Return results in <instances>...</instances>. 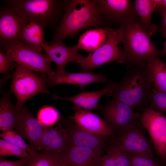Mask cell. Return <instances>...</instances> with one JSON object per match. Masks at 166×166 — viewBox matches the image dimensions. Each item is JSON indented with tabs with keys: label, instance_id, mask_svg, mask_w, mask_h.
I'll return each mask as SVG.
<instances>
[{
	"label": "cell",
	"instance_id": "obj_3",
	"mask_svg": "<svg viewBox=\"0 0 166 166\" xmlns=\"http://www.w3.org/2000/svg\"><path fill=\"white\" fill-rule=\"evenodd\" d=\"M128 69L152 59L163 56L139 22L121 25L118 29Z\"/></svg>",
	"mask_w": 166,
	"mask_h": 166
},
{
	"label": "cell",
	"instance_id": "obj_1",
	"mask_svg": "<svg viewBox=\"0 0 166 166\" xmlns=\"http://www.w3.org/2000/svg\"><path fill=\"white\" fill-rule=\"evenodd\" d=\"M64 11L60 23L49 45L66 38H74L85 29L101 28L106 21L97 0H65Z\"/></svg>",
	"mask_w": 166,
	"mask_h": 166
},
{
	"label": "cell",
	"instance_id": "obj_34",
	"mask_svg": "<svg viewBox=\"0 0 166 166\" xmlns=\"http://www.w3.org/2000/svg\"><path fill=\"white\" fill-rule=\"evenodd\" d=\"M161 17V23L157 30L162 35L166 37V9L164 8L159 13Z\"/></svg>",
	"mask_w": 166,
	"mask_h": 166
},
{
	"label": "cell",
	"instance_id": "obj_12",
	"mask_svg": "<svg viewBox=\"0 0 166 166\" xmlns=\"http://www.w3.org/2000/svg\"><path fill=\"white\" fill-rule=\"evenodd\" d=\"M44 126L33 113L25 107L20 112L18 121L14 130L29 142L32 149L39 151L42 150L41 140Z\"/></svg>",
	"mask_w": 166,
	"mask_h": 166
},
{
	"label": "cell",
	"instance_id": "obj_7",
	"mask_svg": "<svg viewBox=\"0 0 166 166\" xmlns=\"http://www.w3.org/2000/svg\"><path fill=\"white\" fill-rule=\"evenodd\" d=\"M6 53L16 63L32 71L44 74L50 78L55 73L51 61L42 50L21 42L8 45L4 48Z\"/></svg>",
	"mask_w": 166,
	"mask_h": 166
},
{
	"label": "cell",
	"instance_id": "obj_15",
	"mask_svg": "<svg viewBox=\"0 0 166 166\" xmlns=\"http://www.w3.org/2000/svg\"><path fill=\"white\" fill-rule=\"evenodd\" d=\"M42 47L46 52L51 61L55 63L57 67L55 75L65 73L66 65L70 61L75 62L81 56L78 53L80 49L77 45L68 46L62 41L52 45H49L45 41L42 43Z\"/></svg>",
	"mask_w": 166,
	"mask_h": 166
},
{
	"label": "cell",
	"instance_id": "obj_31",
	"mask_svg": "<svg viewBox=\"0 0 166 166\" xmlns=\"http://www.w3.org/2000/svg\"><path fill=\"white\" fill-rule=\"evenodd\" d=\"M39 116L40 120L43 123L51 124H53L57 121L59 114L55 109L49 107L41 110Z\"/></svg>",
	"mask_w": 166,
	"mask_h": 166
},
{
	"label": "cell",
	"instance_id": "obj_14",
	"mask_svg": "<svg viewBox=\"0 0 166 166\" xmlns=\"http://www.w3.org/2000/svg\"><path fill=\"white\" fill-rule=\"evenodd\" d=\"M118 84V82L109 81L106 86L100 90L95 91H84L79 94L71 97H62L53 94L52 98L55 100H65L72 103L73 109L75 111L80 110L96 109L98 110V103L104 96H112Z\"/></svg>",
	"mask_w": 166,
	"mask_h": 166
},
{
	"label": "cell",
	"instance_id": "obj_9",
	"mask_svg": "<svg viewBox=\"0 0 166 166\" xmlns=\"http://www.w3.org/2000/svg\"><path fill=\"white\" fill-rule=\"evenodd\" d=\"M139 120L149 136L154 150L165 166L166 165V116L162 112L145 107Z\"/></svg>",
	"mask_w": 166,
	"mask_h": 166
},
{
	"label": "cell",
	"instance_id": "obj_24",
	"mask_svg": "<svg viewBox=\"0 0 166 166\" xmlns=\"http://www.w3.org/2000/svg\"><path fill=\"white\" fill-rule=\"evenodd\" d=\"M133 5L139 18V22L151 37L157 29V26L151 23L154 11L153 0H136Z\"/></svg>",
	"mask_w": 166,
	"mask_h": 166
},
{
	"label": "cell",
	"instance_id": "obj_36",
	"mask_svg": "<svg viewBox=\"0 0 166 166\" xmlns=\"http://www.w3.org/2000/svg\"><path fill=\"white\" fill-rule=\"evenodd\" d=\"M162 50L164 55L166 54V40L164 43V48Z\"/></svg>",
	"mask_w": 166,
	"mask_h": 166
},
{
	"label": "cell",
	"instance_id": "obj_32",
	"mask_svg": "<svg viewBox=\"0 0 166 166\" xmlns=\"http://www.w3.org/2000/svg\"><path fill=\"white\" fill-rule=\"evenodd\" d=\"M16 63L3 51L0 50V73L9 74L8 71L12 70Z\"/></svg>",
	"mask_w": 166,
	"mask_h": 166
},
{
	"label": "cell",
	"instance_id": "obj_13",
	"mask_svg": "<svg viewBox=\"0 0 166 166\" xmlns=\"http://www.w3.org/2000/svg\"><path fill=\"white\" fill-rule=\"evenodd\" d=\"M60 122L66 133L68 147L74 146L101 149L105 147V142L102 137L95 135L80 128L71 116L67 119L62 117Z\"/></svg>",
	"mask_w": 166,
	"mask_h": 166
},
{
	"label": "cell",
	"instance_id": "obj_26",
	"mask_svg": "<svg viewBox=\"0 0 166 166\" xmlns=\"http://www.w3.org/2000/svg\"><path fill=\"white\" fill-rule=\"evenodd\" d=\"M147 62L154 88L166 93V63L160 57L152 59Z\"/></svg>",
	"mask_w": 166,
	"mask_h": 166
},
{
	"label": "cell",
	"instance_id": "obj_23",
	"mask_svg": "<svg viewBox=\"0 0 166 166\" xmlns=\"http://www.w3.org/2000/svg\"><path fill=\"white\" fill-rule=\"evenodd\" d=\"M44 28L36 22H29L22 27L20 42L42 50V44L45 41L43 35Z\"/></svg>",
	"mask_w": 166,
	"mask_h": 166
},
{
	"label": "cell",
	"instance_id": "obj_27",
	"mask_svg": "<svg viewBox=\"0 0 166 166\" xmlns=\"http://www.w3.org/2000/svg\"><path fill=\"white\" fill-rule=\"evenodd\" d=\"M0 136L2 139L26 150L30 155L34 154L37 152L32 149L25 141L23 138L13 129L2 131Z\"/></svg>",
	"mask_w": 166,
	"mask_h": 166
},
{
	"label": "cell",
	"instance_id": "obj_11",
	"mask_svg": "<svg viewBox=\"0 0 166 166\" xmlns=\"http://www.w3.org/2000/svg\"><path fill=\"white\" fill-rule=\"evenodd\" d=\"M97 0L106 21L121 25L139 21L133 4L129 0Z\"/></svg>",
	"mask_w": 166,
	"mask_h": 166
},
{
	"label": "cell",
	"instance_id": "obj_20",
	"mask_svg": "<svg viewBox=\"0 0 166 166\" xmlns=\"http://www.w3.org/2000/svg\"><path fill=\"white\" fill-rule=\"evenodd\" d=\"M41 147V150L60 154L68 147L66 133L60 121L53 128L44 126Z\"/></svg>",
	"mask_w": 166,
	"mask_h": 166
},
{
	"label": "cell",
	"instance_id": "obj_18",
	"mask_svg": "<svg viewBox=\"0 0 166 166\" xmlns=\"http://www.w3.org/2000/svg\"><path fill=\"white\" fill-rule=\"evenodd\" d=\"M71 116L79 127L91 134L102 137L114 135L104 120L89 111L77 110Z\"/></svg>",
	"mask_w": 166,
	"mask_h": 166
},
{
	"label": "cell",
	"instance_id": "obj_28",
	"mask_svg": "<svg viewBox=\"0 0 166 166\" xmlns=\"http://www.w3.org/2000/svg\"><path fill=\"white\" fill-rule=\"evenodd\" d=\"M17 156L29 158L30 155L26 151L2 138L0 139V157Z\"/></svg>",
	"mask_w": 166,
	"mask_h": 166
},
{
	"label": "cell",
	"instance_id": "obj_19",
	"mask_svg": "<svg viewBox=\"0 0 166 166\" xmlns=\"http://www.w3.org/2000/svg\"><path fill=\"white\" fill-rule=\"evenodd\" d=\"M108 81L105 75L102 73L94 74L90 72L71 73L66 71L61 75L54 74L46 79V84L50 87L64 84H71L79 86L83 89L87 85L100 82L107 83Z\"/></svg>",
	"mask_w": 166,
	"mask_h": 166
},
{
	"label": "cell",
	"instance_id": "obj_5",
	"mask_svg": "<svg viewBox=\"0 0 166 166\" xmlns=\"http://www.w3.org/2000/svg\"><path fill=\"white\" fill-rule=\"evenodd\" d=\"M14 73L11 75L10 92L14 93L17 100L15 105L20 111L23 104L34 95L50 92L46 87L47 76L32 71L16 63Z\"/></svg>",
	"mask_w": 166,
	"mask_h": 166
},
{
	"label": "cell",
	"instance_id": "obj_2",
	"mask_svg": "<svg viewBox=\"0 0 166 166\" xmlns=\"http://www.w3.org/2000/svg\"><path fill=\"white\" fill-rule=\"evenodd\" d=\"M147 61L128 69L112 96L138 111L148 106L153 83Z\"/></svg>",
	"mask_w": 166,
	"mask_h": 166
},
{
	"label": "cell",
	"instance_id": "obj_22",
	"mask_svg": "<svg viewBox=\"0 0 166 166\" xmlns=\"http://www.w3.org/2000/svg\"><path fill=\"white\" fill-rule=\"evenodd\" d=\"M107 36L106 27L89 30L80 36L77 45L80 49L94 52L104 44Z\"/></svg>",
	"mask_w": 166,
	"mask_h": 166
},
{
	"label": "cell",
	"instance_id": "obj_35",
	"mask_svg": "<svg viewBox=\"0 0 166 166\" xmlns=\"http://www.w3.org/2000/svg\"><path fill=\"white\" fill-rule=\"evenodd\" d=\"M153 11L156 13L160 12L164 8L163 0H153Z\"/></svg>",
	"mask_w": 166,
	"mask_h": 166
},
{
	"label": "cell",
	"instance_id": "obj_38",
	"mask_svg": "<svg viewBox=\"0 0 166 166\" xmlns=\"http://www.w3.org/2000/svg\"><path fill=\"white\" fill-rule=\"evenodd\" d=\"M98 166V165H96V166Z\"/></svg>",
	"mask_w": 166,
	"mask_h": 166
},
{
	"label": "cell",
	"instance_id": "obj_33",
	"mask_svg": "<svg viewBox=\"0 0 166 166\" xmlns=\"http://www.w3.org/2000/svg\"><path fill=\"white\" fill-rule=\"evenodd\" d=\"M29 158H20L14 161L7 160L0 157V166H26Z\"/></svg>",
	"mask_w": 166,
	"mask_h": 166
},
{
	"label": "cell",
	"instance_id": "obj_29",
	"mask_svg": "<svg viewBox=\"0 0 166 166\" xmlns=\"http://www.w3.org/2000/svg\"><path fill=\"white\" fill-rule=\"evenodd\" d=\"M131 166H164L160 161L156 158L129 152H125Z\"/></svg>",
	"mask_w": 166,
	"mask_h": 166
},
{
	"label": "cell",
	"instance_id": "obj_17",
	"mask_svg": "<svg viewBox=\"0 0 166 166\" xmlns=\"http://www.w3.org/2000/svg\"><path fill=\"white\" fill-rule=\"evenodd\" d=\"M102 149L70 146L61 153L66 166H99Z\"/></svg>",
	"mask_w": 166,
	"mask_h": 166
},
{
	"label": "cell",
	"instance_id": "obj_37",
	"mask_svg": "<svg viewBox=\"0 0 166 166\" xmlns=\"http://www.w3.org/2000/svg\"><path fill=\"white\" fill-rule=\"evenodd\" d=\"M163 2L164 7L166 9V0H163Z\"/></svg>",
	"mask_w": 166,
	"mask_h": 166
},
{
	"label": "cell",
	"instance_id": "obj_21",
	"mask_svg": "<svg viewBox=\"0 0 166 166\" xmlns=\"http://www.w3.org/2000/svg\"><path fill=\"white\" fill-rule=\"evenodd\" d=\"M11 92L5 93L0 101V129L1 131L14 129L18 121L20 112L12 103Z\"/></svg>",
	"mask_w": 166,
	"mask_h": 166
},
{
	"label": "cell",
	"instance_id": "obj_30",
	"mask_svg": "<svg viewBox=\"0 0 166 166\" xmlns=\"http://www.w3.org/2000/svg\"><path fill=\"white\" fill-rule=\"evenodd\" d=\"M149 107L161 112L166 113V93L152 89L149 97Z\"/></svg>",
	"mask_w": 166,
	"mask_h": 166
},
{
	"label": "cell",
	"instance_id": "obj_10",
	"mask_svg": "<svg viewBox=\"0 0 166 166\" xmlns=\"http://www.w3.org/2000/svg\"><path fill=\"white\" fill-rule=\"evenodd\" d=\"M104 120L114 135L120 133L133 121L139 119L140 113H136L128 105L113 98L105 105L100 106Z\"/></svg>",
	"mask_w": 166,
	"mask_h": 166
},
{
	"label": "cell",
	"instance_id": "obj_6",
	"mask_svg": "<svg viewBox=\"0 0 166 166\" xmlns=\"http://www.w3.org/2000/svg\"><path fill=\"white\" fill-rule=\"evenodd\" d=\"M107 36L104 44L86 57L81 55L75 62L86 71L103 64L116 61L124 63L125 57L119 45L121 43L118 30L106 27Z\"/></svg>",
	"mask_w": 166,
	"mask_h": 166
},
{
	"label": "cell",
	"instance_id": "obj_16",
	"mask_svg": "<svg viewBox=\"0 0 166 166\" xmlns=\"http://www.w3.org/2000/svg\"><path fill=\"white\" fill-rule=\"evenodd\" d=\"M23 26L14 10L10 6L2 7L0 11V43L4 48L20 42Z\"/></svg>",
	"mask_w": 166,
	"mask_h": 166
},
{
	"label": "cell",
	"instance_id": "obj_8",
	"mask_svg": "<svg viewBox=\"0 0 166 166\" xmlns=\"http://www.w3.org/2000/svg\"><path fill=\"white\" fill-rule=\"evenodd\" d=\"M146 130L139 119H136L120 133L111 136V138L124 152L156 158L152 144L146 137Z\"/></svg>",
	"mask_w": 166,
	"mask_h": 166
},
{
	"label": "cell",
	"instance_id": "obj_25",
	"mask_svg": "<svg viewBox=\"0 0 166 166\" xmlns=\"http://www.w3.org/2000/svg\"><path fill=\"white\" fill-rule=\"evenodd\" d=\"M26 166H66L61 154L41 150L30 155Z\"/></svg>",
	"mask_w": 166,
	"mask_h": 166
},
{
	"label": "cell",
	"instance_id": "obj_4",
	"mask_svg": "<svg viewBox=\"0 0 166 166\" xmlns=\"http://www.w3.org/2000/svg\"><path fill=\"white\" fill-rule=\"evenodd\" d=\"M22 26L34 22L44 28L54 26L64 10L65 1L11 0L6 1Z\"/></svg>",
	"mask_w": 166,
	"mask_h": 166
}]
</instances>
